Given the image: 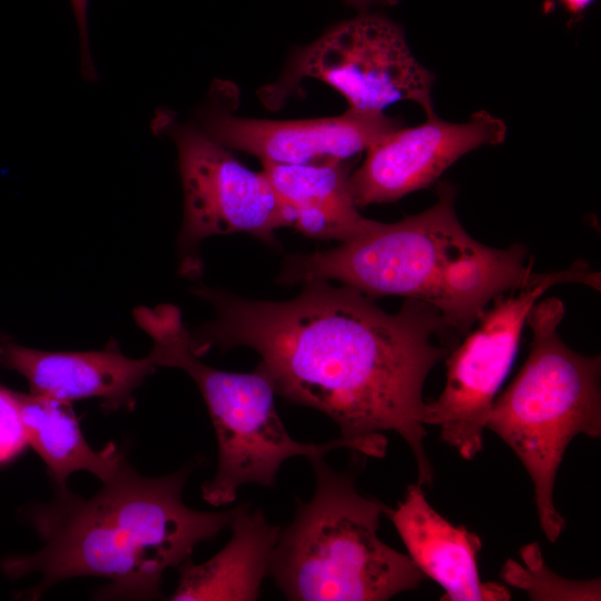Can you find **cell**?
<instances>
[{
    "instance_id": "5",
    "label": "cell",
    "mask_w": 601,
    "mask_h": 601,
    "mask_svg": "<svg viewBox=\"0 0 601 601\" xmlns=\"http://www.w3.org/2000/svg\"><path fill=\"white\" fill-rule=\"evenodd\" d=\"M563 316L564 305L556 297L533 305L526 317L532 332L529 356L494 398L485 423L528 471L540 525L550 542L565 528L553 502L564 452L579 434L601 435V357L579 354L561 339L558 326Z\"/></svg>"
},
{
    "instance_id": "6",
    "label": "cell",
    "mask_w": 601,
    "mask_h": 601,
    "mask_svg": "<svg viewBox=\"0 0 601 601\" xmlns=\"http://www.w3.org/2000/svg\"><path fill=\"white\" fill-rule=\"evenodd\" d=\"M158 366L181 368L189 374L206 403L218 444L215 476L203 484V499L221 506L236 499L244 484L275 485L284 461L293 456L314 460L332 450L354 445L342 437L314 444L295 441L275 405L276 390L259 363L250 373L214 368L199 359L185 325L166 331L154 348Z\"/></svg>"
},
{
    "instance_id": "21",
    "label": "cell",
    "mask_w": 601,
    "mask_h": 601,
    "mask_svg": "<svg viewBox=\"0 0 601 601\" xmlns=\"http://www.w3.org/2000/svg\"><path fill=\"white\" fill-rule=\"evenodd\" d=\"M565 8L573 12L579 13L584 10L593 0H560Z\"/></svg>"
},
{
    "instance_id": "16",
    "label": "cell",
    "mask_w": 601,
    "mask_h": 601,
    "mask_svg": "<svg viewBox=\"0 0 601 601\" xmlns=\"http://www.w3.org/2000/svg\"><path fill=\"white\" fill-rule=\"evenodd\" d=\"M17 395L28 445L43 460L59 487L67 486L68 477L79 471L107 482L127 461L114 443L100 451L89 445L71 403L33 393Z\"/></svg>"
},
{
    "instance_id": "11",
    "label": "cell",
    "mask_w": 601,
    "mask_h": 601,
    "mask_svg": "<svg viewBox=\"0 0 601 601\" xmlns=\"http://www.w3.org/2000/svg\"><path fill=\"white\" fill-rule=\"evenodd\" d=\"M197 115L196 124L223 146L260 161L289 165L347 161L402 127L383 111L353 109L333 117L270 120L236 116L208 104Z\"/></svg>"
},
{
    "instance_id": "8",
    "label": "cell",
    "mask_w": 601,
    "mask_h": 601,
    "mask_svg": "<svg viewBox=\"0 0 601 601\" xmlns=\"http://www.w3.org/2000/svg\"><path fill=\"white\" fill-rule=\"evenodd\" d=\"M563 283L600 290L601 275L583 259L562 270L535 273L528 285L495 296L477 327L447 355L444 388L425 402L423 424L439 426L441 440L463 459L472 460L482 450L489 412L513 364L531 308L550 287Z\"/></svg>"
},
{
    "instance_id": "1",
    "label": "cell",
    "mask_w": 601,
    "mask_h": 601,
    "mask_svg": "<svg viewBox=\"0 0 601 601\" xmlns=\"http://www.w3.org/2000/svg\"><path fill=\"white\" fill-rule=\"evenodd\" d=\"M283 302L243 298L220 288L193 293L209 303L213 321L193 333L199 357L213 347L246 346L262 357L276 394L328 415L355 452L383 457L386 431L401 435L431 484L424 450V382L457 344V334L431 305L407 298L388 314L372 297L329 280L302 284Z\"/></svg>"
},
{
    "instance_id": "10",
    "label": "cell",
    "mask_w": 601,
    "mask_h": 601,
    "mask_svg": "<svg viewBox=\"0 0 601 601\" xmlns=\"http://www.w3.org/2000/svg\"><path fill=\"white\" fill-rule=\"evenodd\" d=\"M505 122L479 110L463 124L436 115L422 125L398 128L366 150L362 166L349 177L357 207L393 203L433 185L460 157L483 145L506 138Z\"/></svg>"
},
{
    "instance_id": "20",
    "label": "cell",
    "mask_w": 601,
    "mask_h": 601,
    "mask_svg": "<svg viewBox=\"0 0 601 601\" xmlns=\"http://www.w3.org/2000/svg\"><path fill=\"white\" fill-rule=\"evenodd\" d=\"M347 4L354 7L359 12H366L372 7L394 6L398 0H343Z\"/></svg>"
},
{
    "instance_id": "17",
    "label": "cell",
    "mask_w": 601,
    "mask_h": 601,
    "mask_svg": "<svg viewBox=\"0 0 601 601\" xmlns=\"http://www.w3.org/2000/svg\"><path fill=\"white\" fill-rule=\"evenodd\" d=\"M524 566L508 560L502 569L503 580L526 591L531 600H600V580L572 581L555 574L542 558L536 543L521 549Z\"/></svg>"
},
{
    "instance_id": "12",
    "label": "cell",
    "mask_w": 601,
    "mask_h": 601,
    "mask_svg": "<svg viewBox=\"0 0 601 601\" xmlns=\"http://www.w3.org/2000/svg\"><path fill=\"white\" fill-rule=\"evenodd\" d=\"M0 364L23 375L30 393L69 402L95 397L107 411L131 410L134 392L157 366L149 356L130 358L116 346L102 351L46 352L0 344Z\"/></svg>"
},
{
    "instance_id": "13",
    "label": "cell",
    "mask_w": 601,
    "mask_h": 601,
    "mask_svg": "<svg viewBox=\"0 0 601 601\" xmlns=\"http://www.w3.org/2000/svg\"><path fill=\"white\" fill-rule=\"evenodd\" d=\"M407 555L426 577L445 591L441 600L506 601L511 592L502 584L483 582L477 569L482 541L463 525H454L427 502L418 483L407 486L403 501L387 508Z\"/></svg>"
},
{
    "instance_id": "2",
    "label": "cell",
    "mask_w": 601,
    "mask_h": 601,
    "mask_svg": "<svg viewBox=\"0 0 601 601\" xmlns=\"http://www.w3.org/2000/svg\"><path fill=\"white\" fill-rule=\"evenodd\" d=\"M189 472L185 467L146 477L126 461L89 499L58 486L51 502L30 511L42 548L4 559L3 572L11 579L40 573V583L27 595L32 600L77 577L109 580L100 598L159 597L164 572L190 558L197 544L215 538L236 511L201 512L185 505L181 494Z\"/></svg>"
},
{
    "instance_id": "19",
    "label": "cell",
    "mask_w": 601,
    "mask_h": 601,
    "mask_svg": "<svg viewBox=\"0 0 601 601\" xmlns=\"http://www.w3.org/2000/svg\"><path fill=\"white\" fill-rule=\"evenodd\" d=\"M75 14L81 48V75L86 80L96 81L97 72L90 55L88 41V0H70Z\"/></svg>"
},
{
    "instance_id": "15",
    "label": "cell",
    "mask_w": 601,
    "mask_h": 601,
    "mask_svg": "<svg viewBox=\"0 0 601 601\" xmlns=\"http://www.w3.org/2000/svg\"><path fill=\"white\" fill-rule=\"evenodd\" d=\"M229 526L231 538L216 555L201 564L188 558L178 566L179 582L169 600L258 599L280 530L246 504L236 506Z\"/></svg>"
},
{
    "instance_id": "7",
    "label": "cell",
    "mask_w": 601,
    "mask_h": 601,
    "mask_svg": "<svg viewBox=\"0 0 601 601\" xmlns=\"http://www.w3.org/2000/svg\"><path fill=\"white\" fill-rule=\"evenodd\" d=\"M307 78L337 90L348 109L383 111L411 100L426 117L435 115L434 75L412 55L403 29L383 14L361 12L295 49L280 76L258 90L259 100L268 109H279Z\"/></svg>"
},
{
    "instance_id": "3",
    "label": "cell",
    "mask_w": 601,
    "mask_h": 601,
    "mask_svg": "<svg viewBox=\"0 0 601 601\" xmlns=\"http://www.w3.org/2000/svg\"><path fill=\"white\" fill-rule=\"evenodd\" d=\"M428 209L400 221H375L337 247L288 257L282 284L336 280L370 297L405 296L434 307L459 335L469 333L497 295L530 283L533 259L525 246L483 245L459 221L455 191L441 183Z\"/></svg>"
},
{
    "instance_id": "4",
    "label": "cell",
    "mask_w": 601,
    "mask_h": 601,
    "mask_svg": "<svg viewBox=\"0 0 601 601\" xmlns=\"http://www.w3.org/2000/svg\"><path fill=\"white\" fill-rule=\"evenodd\" d=\"M311 463L316 490L279 532L268 571L276 587L298 601H383L416 589L426 577L377 536L388 506L358 493L353 474Z\"/></svg>"
},
{
    "instance_id": "9",
    "label": "cell",
    "mask_w": 601,
    "mask_h": 601,
    "mask_svg": "<svg viewBox=\"0 0 601 601\" xmlns=\"http://www.w3.org/2000/svg\"><path fill=\"white\" fill-rule=\"evenodd\" d=\"M151 126L168 135L178 152L184 193L178 236L181 275L194 278L201 274L198 249L210 236L245 233L275 246V231L286 226L263 171L247 168L196 122H178L167 111H158Z\"/></svg>"
},
{
    "instance_id": "14",
    "label": "cell",
    "mask_w": 601,
    "mask_h": 601,
    "mask_svg": "<svg viewBox=\"0 0 601 601\" xmlns=\"http://www.w3.org/2000/svg\"><path fill=\"white\" fill-rule=\"evenodd\" d=\"M286 227L322 240L346 243L376 220L358 213L349 187L351 162L289 165L262 161Z\"/></svg>"
},
{
    "instance_id": "18",
    "label": "cell",
    "mask_w": 601,
    "mask_h": 601,
    "mask_svg": "<svg viewBox=\"0 0 601 601\" xmlns=\"http://www.w3.org/2000/svg\"><path fill=\"white\" fill-rule=\"evenodd\" d=\"M27 445L17 392L0 386V464L17 457Z\"/></svg>"
}]
</instances>
